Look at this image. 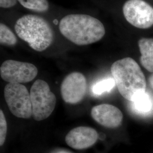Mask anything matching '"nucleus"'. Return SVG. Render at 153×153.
<instances>
[{
    "mask_svg": "<svg viewBox=\"0 0 153 153\" xmlns=\"http://www.w3.org/2000/svg\"><path fill=\"white\" fill-rule=\"evenodd\" d=\"M59 29L62 35L74 44L86 45L103 38L105 33L103 23L86 14H69L61 20Z\"/></svg>",
    "mask_w": 153,
    "mask_h": 153,
    "instance_id": "1",
    "label": "nucleus"
},
{
    "mask_svg": "<svg viewBox=\"0 0 153 153\" xmlns=\"http://www.w3.org/2000/svg\"><path fill=\"white\" fill-rule=\"evenodd\" d=\"M111 71L119 93L126 100L133 102L146 92L145 76L133 59L126 57L115 61Z\"/></svg>",
    "mask_w": 153,
    "mask_h": 153,
    "instance_id": "2",
    "label": "nucleus"
},
{
    "mask_svg": "<svg viewBox=\"0 0 153 153\" xmlns=\"http://www.w3.org/2000/svg\"><path fill=\"white\" fill-rule=\"evenodd\" d=\"M15 31L19 38L27 42L36 51L47 49L53 40V33L49 23L40 16L28 14L16 21Z\"/></svg>",
    "mask_w": 153,
    "mask_h": 153,
    "instance_id": "3",
    "label": "nucleus"
},
{
    "mask_svg": "<svg viewBox=\"0 0 153 153\" xmlns=\"http://www.w3.org/2000/svg\"><path fill=\"white\" fill-rule=\"evenodd\" d=\"M33 117L36 121L48 118L55 109L56 98L51 91L48 84L38 79L33 83L30 90Z\"/></svg>",
    "mask_w": 153,
    "mask_h": 153,
    "instance_id": "4",
    "label": "nucleus"
},
{
    "mask_svg": "<svg viewBox=\"0 0 153 153\" xmlns=\"http://www.w3.org/2000/svg\"><path fill=\"white\" fill-rule=\"evenodd\" d=\"M4 97L13 115L22 119H29L33 116L30 94L24 85L9 83L4 88Z\"/></svg>",
    "mask_w": 153,
    "mask_h": 153,
    "instance_id": "5",
    "label": "nucleus"
},
{
    "mask_svg": "<svg viewBox=\"0 0 153 153\" xmlns=\"http://www.w3.org/2000/svg\"><path fill=\"white\" fill-rule=\"evenodd\" d=\"M123 11L126 20L135 27L146 29L153 26V7L143 0H128Z\"/></svg>",
    "mask_w": 153,
    "mask_h": 153,
    "instance_id": "6",
    "label": "nucleus"
},
{
    "mask_svg": "<svg viewBox=\"0 0 153 153\" xmlns=\"http://www.w3.org/2000/svg\"><path fill=\"white\" fill-rule=\"evenodd\" d=\"M38 73L37 68L31 63L8 60L0 68L1 76L9 83H25L32 81Z\"/></svg>",
    "mask_w": 153,
    "mask_h": 153,
    "instance_id": "7",
    "label": "nucleus"
},
{
    "mask_svg": "<svg viewBox=\"0 0 153 153\" xmlns=\"http://www.w3.org/2000/svg\"><path fill=\"white\" fill-rule=\"evenodd\" d=\"M87 89L86 77L79 72L68 74L61 85V94L64 102L76 104L84 98Z\"/></svg>",
    "mask_w": 153,
    "mask_h": 153,
    "instance_id": "8",
    "label": "nucleus"
},
{
    "mask_svg": "<svg viewBox=\"0 0 153 153\" xmlns=\"http://www.w3.org/2000/svg\"><path fill=\"white\" fill-rule=\"evenodd\" d=\"M91 116L98 124L108 128H116L120 126L123 115L120 109L113 105L100 104L91 109Z\"/></svg>",
    "mask_w": 153,
    "mask_h": 153,
    "instance_id": "9",
    "label": "nucleus"
},
{
    "mask_svg": "<svg viewBox=\"0 0 153 153\" xmlns=\"http://www.w3.org/2000/svg\"><path fill=\"white\" fill-rule=\"evenodd\" d=\"M98 134L94 129L88 126H79L73 129L65 137L68 146L76 150L90 148L97 141Z\"/></svg>",
    "mask_w": 153,
    "mask_h": 153,
    "instance_id": "10",
    "label": "nucleus"
},
{
    "mask_svg": "<svg viewBox=\"0 0 153 153\" xmlns=\"http://www.w3.org/2000/svg\"><path fill=\"white\" fill-rule=\"evenodd\" d=\"M138 44L141 54V65L148 71L153 73V39L142 38L138 40Z\"/></svg>",
    "mask_w": 153,
    "mask_h": 153,
    "instance_id": "11",
    "label": "nucleus"
},
{
    "mask_svg": "<svg viewBox=\"0 0 153 153\" xmlns=\"http://www.w3.org/2000/svg\"><path fill=\"white\" fill-rule=\"evenodd\" d=\"M131 108L138 114L148 115L153 110V100L146 91L132 102Z\"/></svg>",
    "mask_w": 153,
    "mask_h": 153,
    "instance_id": "12",
    "label": "nucleus"
},
{
    "mask_svg": "<svg viewBox=\"0 0 153 153\" xmlns=\"http://www.w3.org/2000/svg\"><path fill=\"white\" fill-rule=\"evenodd\" d=\"M24 7L36 12H45L49 9L47 0H18Z\"/></svg>",
    "mask_w": 153,
    "mask_h": 153,
    "instance_id": "13",
    "label": "nucleus"
},
{
    "mask_svg": "<svg viewBox=\"0 0 153 153\" xmlns=\"http://www.w3.org/2000/svg\"><path fill=\"white\" fill-rule=\"evenodd\" d=\"M0 43L2 45L14 46L17 43V39L14 33L5 24H0Z\"/></svg>",
    "mask_w": 153,
    "mask_h": 153,
    "instance_id": "14",
    "label": "nucleus"
},
{
    "mask_svg": "<svg viewBox=\"0 0 153 153\" xmlns=\"http://www.w3.org/2000/svg\"><path fill=\"white\" fill-rule=\"evenodd\" d=\"M116 85L114 78L104 79L96 83L92 88V92L95 95H100L106 92H109Z\"/></svg>",
    "mask_w": 153,
    "mask_h": 153,
    "instance_id": "15",
    "label": "nucleus"
},
{
    "mask_svg": "<svg viewBox=\"0 0 153 153\" xmlns=\"http://www.w3.org/2000/svg\"><path fill=\"white\" fill-rule=\"evenodd\" d=\"M7 134V123L5 116L2 110L0 111V145L2 146L5 141Z\"/></svg>",
    "mask_w": 153,
    "mask_h": 153,
    "instance_id": "16",
    "label": "nucleus"
},
{
    "mask_svg": "<svg viewBox=\"0 0 153 153\" xmlns=\"http://www.w3.org/2000/svg\"><path fill=\"white\" fill-rule=\"evenodd\" d=\"M16 4V0H0V7L2 8H10Z\"/></svg>",
    "mask_w": 153,
    "mask_h": 153,
    "instance_id": "17",
    "label": "nucleus"
},
{
    "mask_svg": "<svg viewBox=\"0 0 153 153\" xmlns=\"http://www.w3.org/2000/svg\"><path fill=\"white\" fill-rule=\"evenodd\" d=\"M149 84L150 87L153 90V73H152V74L149 78Z\"/></svg>",
    "mask_w": 153,
    "mask_h": 153,
    "instance_id": "18",
    "label": "nucleus"
},
{
    "mask_svg": "<svg viewBox=\"0 0 153 153\" xmlns=\"http://www.w3.org/2000/svg\"><path fill=\"white\" fill-rule=\"evenodd\" d=\"M54 153H71V152H69L68 151H66V150H59L57 151L56 152Z\"/></svg>",
    "mask_w": 153,
    "mask_h": 153,
    "instance_id": "19",
    "label": "nucleus"
}]
</instances>
